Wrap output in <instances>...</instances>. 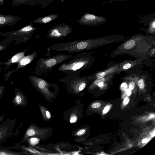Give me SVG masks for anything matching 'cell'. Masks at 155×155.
<instances>
[{
  "label": "cell",
  "instance_id": "obj_37",
  "mask_svg": "<svg viewBox=\"0 0 155 155\" xmlns=\"http://www.w3.org/2000/svg\"><path fill=\"white\" fill-rule=\"evenodd\" d=\"M154 114H151L150 115V116L149 118V119H150V118H152L153 117H154Z\"/></svg>",
  "mask_w": 155,
  "mask_h": 155
},
{
  "label": "cell",
  "instance_id": "obj_23",
  "mask_svg": "<svg viewBox=\"0 0 155 155\" xmlns=\"http://www.w3.org/2000/svg\"><path fill=\"white\" fill-rule=\"evenodd\" d=\"M135 83L134 81L131 82L129 85V89L130 90H133L135 87Z\"/></svg>",
  "mask_w": 155,
  "mask_h": 155
},
{
  "label": "cell",
  "instance_id": "obj_15",
  "mask_svg": "<svg viewBox=\"0 0 155 155\" xmlns=\"http://www.w3.org/2000/svg\"><path fill=\"white\" fill-rule=\"evenodd\" d=\"M34 0H13L12 2V5L17 7L21 5H29L32 4Z\"/></svg>",
  "mask_w": 155,
  "mask_h": 155
},
{
  "label": "cell",
  "instance_id": "obj_19",
  "mask_svg": "<svg viewBox=\"0 0 155 155\" xmlns=\"http://www.w3.org/2000/svg\"><path fill=\"white\" fill-rule=\"evenodd\" d=\"M106 75V74L104 72H99L96 75L97 78H101L104 77Z\"/></svg>",
  "mask_w": 155,
  "mask_h": 155
},
{
  "label": "cell",
  "instance_id": "obj_18",
  "mask_svg": "<svg viewBox=\"0 0 155 155\" xmlns=\"http://www.w3.org/2000/svg\"><path fill=\"white\" fill-rule=\"evenodd\" d=\"M38 140V139L36 138H31L30 139H28L27 140H28L30 143L31 144L34 145L35 144V143H36Z\"/></svg>",
  "mask_w": 155,
  "mask_h": 155
},
{
  "label": "cell",
  "instance_id": "obj_21",
  "mask_svg": "<svg viewBox=\"0 0 155 155\" xmlns=\"http://www.w3.org/2000/svg\"><path fill=\"white\" fill-rule=\"evenodd\" d=\"M5 88L4 86L0 85V101L3 95Z\"/></svg>",
  "mask_w": 155,
  "mask_h": 155
},
{
  "label": "cell",
  "instance_id": "obj_31",
  "mask_svg": "<svg viewBox=\"0 0 155 155\" xmlns=\"http://www.w3.org/2000/svg\"><path fill=\"white\" fill-rule=\"evenodd\" d=\"M121 87L126 88L127 87V85L125 83H123L121 85Z\"/></svg>",
  "mask_w": 155,
  "mask_h": 155
},
{
  "label": "cell",
  "instance_id": "obj_26",
  "mask_svg": "<svg viewBox=\"0 0 155 155\" xmlns=\"http://www.w3.org/2000/svg\"><path fill=\"white\" fill-rule=\"evenodd\" d=\"M131 64L127 63H126L123 66V68L124 69L126 70L128 69L131 67Z\"/></svg>",
  "mask_w": 155,
  "mask_h": 155
},
{
  "label": "cell",
  "instance_id": "obj_3",
  "mask_svg": "<svg viewBox=\"0 0 155 155\" xmlns=\"http://www.w3.org/2000/svg\"><path fill=\"white\" fill-rule=\"evenodd\" d=\"M81 72H70L68 73L64 77L59 79L58 81L64 83L66 88L70 91L75 93H79L82 91L86 87L88 77H80Z\"/></svg>",
  "mask_w": 155,
  "mask_h": 155
},
{
  "label": "cell",
  "instance_id": "obj_29",
  "mask_svg": "<svg viewBox=\"0 0 155 155\" xmlns=\"http://www.w3.org/2000/svg\"><path fill=\"white\" fill-rule=\"evenodd\" d=\"M47 118L50 119L51 117V115L50 113L48 111H46L45 112Z\"/></svg>",
  "mask_w": 155,
  "mask_h": 155
},
{
  "label": "cell",
  "instance_id": "obj_39",
  "mask_svg": "<svg viewBox=\"0 0 155 155\" xmlns=\"http://www.w3.org/2000/svg\"><path fill=\"white\" fill-rule=\"evenodd\" d=\"M154 136H155V131H154L153 133V134L152 135V136L153 137Z\"/></svg>",
  "mask_w": 155,
  "mask_h": 155
},
{
  "label": "cell",
  "instance_id": "obj_22",
  "mask_svg": "<svg viewBox=\"0 0 155 155\" xmlns=\"http://www.w3.org/2000/svg\"><path fill=\"white\" fill-rule=\"evenodd\" d=\"M86 130L84 129H81L79 131H78L77 133V135L78 136H81L82 135L84 134H85V133Z\"/></svg>",
  "mask_w": 155,
  "mask_h": 155
},
{
  "label": "cell",
  "instance_id": "obj_30",
  "mask_svg": "<svg viewBox=\"0 0 155 155\" xmlns=\"http://www.w3.org/2000/svg\"><path fill=\"white\" fill-rule=\"evenodd\" d=\"M5 115V114L4 113L0 116V122L2 121L4 119Z\"/></svg>",
  "mask_w": 155,
  "mask_h": 155
},
{
  "label": "cell",
  "instance_id": "obj_27",
  "mask_svg": "<svg viewBox=\"0 0 155 155\" xmlns=\"http://www.w3.org/2000/svg\"><path fill=\"white\" fill-rule=\"evenodd\" d=\"M110 108V106H106L104 110H103V112L104 114H105L107 113L109 110Z\"/></svg>",
  "mask_w": 155,
  "mask_h": 155
},
{
  "label": "cell",
  "instance_id": "obj_25",
  "mask_svg": "<svg viewBox=\"0 0 155 155\" xmlns=\"http://www.w3.org/2000/svg\"><path fill=\"white\" fill-rule=\"evenodd\" d=\"M77 119V117L75 116H73L70 118V122L71 123H74Z\"/></svg>",
  "mask_w": 155,
  "mask_h": 155
},
{
  "label": "cell",
  "instance_id": "obj_11",
  "mask_svg": "<svg viewBox=\"0 0 155 155\" xmlns=\"http://www.w3.org/2000/svg\"><path fill=\"white\" fill-rule=\"evenodd\" d=\"M15 95L12 100L13 104L16 106L26 107L28 102L25 94L18 88H15Z\"/></svg>",
  "mask_w": 155,
  "mask_h": 155
},
{
  "label": "cell",
  "instance_id": "obj_14",
  "mask_svg": "<svg viewBox=\"0 0 155 155\" xmlns=\"http://www.w3.org/2000/svg\"><path fill=\"white\" fill-rule=\"evenodd\" d=\"M28 49V48L24 51L19 52L15 54L9 59L7 62H5V64L6 65V67L4 71H5L12 64L18 62L25 56V52Z\"/></svg>",
  "mask_w": 155,
  "mask_h": 155
},
{
  "label": "cell",
  "instance_id": "obj_4",
  "mask_svg": "<svg viewBox=\"0 0 155 155\" xmlns=\"http://www.w3.org/2000/svg\"><path fill=\"white\" fill-rule=\"evenodd\" d=\"M28 78L32 86L37 90L45 94H52L51 88H57L55 84H51L44 79L34 75H29Z\"/></svg>",
  "mask_w": 155,
  "mask_h": 155
},
{
  "label": "cell",
  "instance_id": "obj_36",
  "mask_svg": "<svg viewBox=\"0 0 155 155\" xmlns=\"http://www.w3.org/2000/svg\"><path fill=\"white\" fill-rule=\"evenodd\" d=\"M103 82H100L98 84V85L99 87H101L103 85Z\"/></svg>",
  "mask_w": 155,
  "mask_h": 155
},
{
  "label": "cell",
  "instance_id": "obj_10",
  "mask_svg": "<svg viewBox=\"0 0 155 155\" xmlns=\"http://www.w3.org/2000/svg\"><path fill=\"white\" fill-rule=\"evenodd\" d=\"M21 18L12 15H3L0 13V27L15 25Z\"/></svg>",
  "mask_w": 155,
  "mask_h": 155
},
{
  "label": "cell",
  "instance_id": "obj_24",
  "mask_svg": "<svg viewBox=\"0 0 155 155\" xmlns=\"http://www.w3.org/2000/svg\"><path fill=\"white\" fill-rule=\"evenodd\" d=\"M101 104L97 102L93 104L91 107L93 108H97L101 106Z\"/></svg>",
  "mask_w": 155,
  "mask_h": 155
},
{
  "label": "cell",
  "instance_id": "obj_40",
  "mask_svg": "<svg viewBox=\"0 0 155 155\" xmlns=\"http://www.w3.org/2000/svg\"><path fill=\"white\" fill-rule=\"evenodd\" d=\"M65 0V1H67V0Z\"/></svg>",
  "mask_w": 155,
  "mask_h": 155
},
{
  "label": "cell",
  "instance_id": "obj_2",
  "mask_svg": "<svg viewBox=\"0 0 155 155\" xmlns=\"http://www.w3.org/2000/svg\"><path fill=\"white\" fill-rule=\"evenodd\" d=\"M89 62L86 53L82 52L74 54L72 57L61 63L57 70L66 74L70 72H81L87 67Z\"/></svg>",
  "mask_w": 155,
  "mask_h": 155
},
{
  "label": "cell",
  "instance_id": "obj_16",
  "mask_svg": "<svg viewBox=\"0 0 155 155\" xmlns=\"http://www.w3.org/2000/svg\"><path fill=\"white\" fill-rule=\"evenodd\" d=\"M135 44V41L134 40H131L126 42L124 44V47L126 49H129L133 47Z\"/></svg>",
  "mask_w": 155,
  "mask_h": 155
},
{
  "label": "cell",
  "instance_id": "obj_1",
  "mask_svg": "<svg viewBox=\"0 0 155 155\" xmlns=\"http://www.w3.org/2000/svg\"><path fill=\"white\" fill-rule=\"evenodd\" d=\"M74 55L60 54L48 58L39 59L35 62L34 73L39 76L49 75L55 67L68 60Z\"/></svg>",
  "mask_w": 155,
  "mask_h": 155
},
{
  "label": "cell",
  "instance_id": "obj_38",
  "mask_svg": "<svg viewBox=\"0 0 155 155\" xmlns=\"http://www.w3.org/2000/svg\"><path fill=\"white\" fill-rule=\"evenodd\" d=\"M5 62H0V66L2 65L5 64Z\"/></svg>",
  "mask_w": 155,
  "mask_h": 155
},
{
  "label": "cell",
  "instance_id": "obj_12",
  "mask_svg": "<svg viewBox=\"0 0 155 155\" xmlns=\"http://www.w3.org/2000/svg\"><path fill=\"white\" fill-rule=\"evenodd\" d=\"M20 149V144L16 143L15 145L8 147H1L0 146V155H21L26 154L25 152L15 151L12 150Z\"/></svg>",
  "mask_w": 155,
  "mask_h": 155
},
{
  "label": "cell",
  "instance_id": "obj_7",
  "mask_svg": "<svg viewBox=\"0 0 155 155\" xmlns=\"http://www.w3.org/2000/svg\"><path fill=\"white\" fill-rule=\"evenodd\" d=\"M38 29V28L34 27L31 23L17 30L1 33L0 34L5 36H21L23 38L24 41H26L30 39L35 31Z\"/></svg>",
  "mask_w": 155,
  "mask_h": 155
},
{
  "label": "cell",
  "instance_id": "obj_5",
  "mask_svg": "<svg viewBox=\"0 0 155 155\" xmlns=\"http://www.w3.org/2000/svg\"><path fill=\"white\" fill-rule=\"evenodd\" d=\"M17 123L15 119L8 118L0 124V143L8 140L13 136Z\"/></svg>",
  "mask_w": 155,
  "mask_h": 155
},
{
  "label": "cell",
  "instance_id": "obj_35",
  "mask_svg": "<svg viewBox=\"0 0 155 155\" xmlns=\"http://www.w3.org/2000/svg\"><path fill=\"white\" fill-rule=\"evenodd\" d=\"M5 47L3 45L0 44V51L3 50Z\"/></svg>",
  "mask_w": 155,
  "mask_h": 155
},
{
  "label": "cell",
  "instance_id": "obj_17",
  "mask_svg": "<svg viewBox=\"0 0 155 155\" xmlns=\"http://www.w3.org/2000/svg\"><path fill=\"white\" fill-rule=\"evenodd\" d=\"M105 81L104 78H97L94 81L95 84L98 85V84L100 82H104Z\"/></svg>",
  "mask_w": 155,
  "mask_h": 155
},
{
  "label": "cell",
  "instance_id": "obj_33",
  "mask_svg": "<svg viewBox=\"0 0 155 155\" xmlns=\"http://www.w3.org/2000/svg\"><path fill=\"white\" fill-rule=\"evenodd\" d=\"M149 140L147 138H145L143 139L142 140V143H147L148 142Z\"/></svg>",
  "mask_w": 155,
  "mask_h": 155
},
{
  "label": "cell",
  "instance_id": "obj_6",
  "mask_svg": "<svg viewBox=\"0 0 155 155\" xmlns=\"http://www.w3.org/2000/svg\"><path fill=\"white\" fill-rule=\"evenodd\" d=\"M72 31V28L67 24H59L49 30L47 34V37L50 39L61 38L67 36L71 33Z\"/></svg>",
  "mask_w": 155,
  "mask_h": 155
},
{
  "label": "cell",
  "instance_id": "obj_28",
  "mask_svg": "<svg viewBox=\"0 0 155 155\" xmlns=\"http://www.w3.org/2000/svg\"><path fill=\"white\" fill-rule=\"evenodd\" d=\"M129 98L128 97H125L123 103L124 105L127 104L129 101Z\"/></svg>",
  "mask_w": 155,
  "mask_h": 155
},
{
  "label": "cell",
  "instance_id": "obj_13",
  "mask_svg": "<svg viewBox=\"0 0 155 155\" xmlns=\"http://www.w3.org/2000/svg\"><path fill=\"white\" fill-rule=\"evenodd\" d=\"M58 17L57 14H53L44 17H41L35 19L31 23L45 24L51 22Z\"/></svg>",
  "mask_w": 155,
  "mask_h": 155
},
{
  "label": "cell",
  "instance_id": "obj_32",
  "mask_svg": "<svg viewBox=\"0 0 155 155\" xmlns=\"http://www.w3.org/2000/svg\"><path fill=\"white\" fill-rule=\"evenodd\" d=\"M126 92L127 95H130L131 94V90L129 89H127L126 90Z\"/></svg>",
  "mask_w": 155,
  "mask_h": 155
},
{
  "label": "cell",
  "instance_id": "obj_20",
  "mask_svg": "<svg viewBox=\"0 0 155 155\" xmlns=\"http://www.w3.org/2000/svg\"><path fill=\"white\" fill-rule=\"evenodd\" d=\"M138 85L141 89L143 88L145 86L144 83L143 79H140L138 81Z\"/></svg>",
  "mask_w": 155,
  "mask_h": 155
},
{
  "label": "cell",
  "instance_id": "obj_9",
  "mask_svg": "<svg viewBox=\"0 0 155 155\" xmlns=\"http://www.w3.org/2000/svg\"><path fill=\"white\" fill-rule=\"evenodd\" d=\"M37 55L36 52L35 51L31 54L24 56L18 62V66L16 69L6 74L5 76V80H8L10 76L17 70L25 67L27 64L31 63L35 59Z\"/></svg>",
  "mask_w": 155,
  "mask_h": 155
},
{
  "label": "cell",
  "instance_id": "obj_8",
  "mask_svg": "<svg viewBox=\"0 0 155 155\" xmlns=\"http://www.w3.org/2000/svg\"><path fill=\"white\" fill-rule=\"evenodd\" d=\"M106 20V18L104 17L85 13L81 17L78 22L82 25L89 26L104 22Z\"/></svg>",
  "mask_w": 155,
  "mask_h": 155
},
{
  "label": "cell",
  "instance_id": "obj_34",
  "mask_svg": "<svg viewBox=\"0 0 155 155\" xmlns=\"http://www.w3.org/2000/svg\"><path fill=\"white\" fill-rule=\"evenodd\" d=\"M4 0H0V5L2 6L4 4Z\"/></svg>",
  "mask_w": 155,
  "mask_h": 155
}]
</instances>
